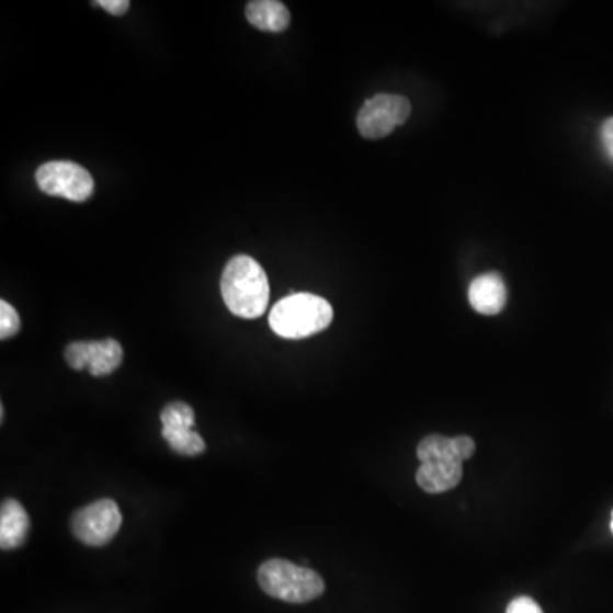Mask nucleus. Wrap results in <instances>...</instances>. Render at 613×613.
Here are the masks:
<instances>
[{
  "label": "nucleus",
  "mask_w": 613,
  "mask_h": 613,
  "mask_svg": "<svg viewBox=\"0 0 613 613\" xmlns=\"http://www.w3.org/2000/svg\"><path fill=\"white\" fill-rule=\"evenodd\" d=\"M411 115V103L405 95L377 94L370 98L360 110L356 125L362 137L378 140L405 125Z\"/></svg>",
  "instance_id": "nucleus-5"
},
{
  "label": "nucleus",
  "mask_w": 613,
  "mask_h": 613,
  "mask_svg": "<svg viewBox=\"0 0 613 613\" xmlns=\"http://www.w3.org/2000/svg\"><path fill=\"white\" fill-rule=\"evenodd\" d=\"M610 529H612V534H613V511H612V522H610Z\"/></svg>",
  "instance_id": "nucleus-18"
},
{
  "label": "nucleus",
  "mask_w": 613,
  "mask_h": 613,
  "mask_svg": "<svg viewBox=\"0 0 613 613\" xmlns=\"http://www.w3.org/2000/svg\"><path fill=\"white\" fill-rule=\"evenodd\" d=\"M162 436L175 454L196 457L206 449L205 440L190 427H162Z\"/></svg>",
  "instance_id": "nucleus-12"
},
{
  "label": "nucleus",
  "mask_w": 613,
  "mask_h": 613,
  "mask_svg": "<svg viewBox=\"0 0 613 613\" xmlns=\"http://www.w3.org/2000/svg\"><path fill=\"white\" fill-rule=\"evenodd\" d=\"M220 290L234 316L258 319L266 313L270 282L266 271L251 256H234L222 273Z\"/></svg>",
  "instance_id": "nucleus-1"
},
{
  "label": "nucleus",
  "mask_w": 613,
  "mask_h": 613,
  "mask_svg": "<svg viewBox=\"0 0 613 613\" xmlns=\"http://www.w3.org/2000/svg\"><path fill=\"white\" fill-rule=\"evenodd\" d=\"M246 18L251 26L268 33H282L288 27L290 12L279 0H254L246 8Z\"/></svg>",
  "instance_id": "nucleus-11"
},
{
  "label": "nucleus",
  "mask_w": 613,
  "mask_h": 613,
  "mask_svg": "<svg viewBox=\"0 0 613 613\" xmlns=\"http://www.w3.org/2000/svg\"><path fill=\"white\" fill-rule=\"evenodd\" d=\"M261 590L271 599L288 603H307L325 593V579L309 568L283 559L261 564L258 571Z\"/></svg>",
  "instance_id": "nucleus-3"
},
{
  "label": "nucleus",
  "mask_w": 613,
  "mask_h": 613,
  "mask_svg": "<svg viewBox=\"0 0 613 613\" xmlns=\"http://www.w3.org/2000/svg\"><path fill=\"white\" fill-rule=\"evenodd\" d=\"M66 360L70 368L89 370L92 377H104L120 368L123 348L116 340L77 341L66 348Z\"/></svg>",
  "instance_id": "nucleus-7"
},
{
  "label": "nucleus",
  "mask_w": 613,
  "mask_h": 613,
  "mask_svg": "<svg viewBox=\"0 0 613 613\" xmlns=\"http://www.w3.org/2000/svg\"><path fill=\"white\" fill-rule=\"evenodd\" d=\"M92 5L104 9V11L113 15H123L130 9L128 0H98V2H92Z\"/></svg>",
  "instance_id": "nucleus-16"
},
{
  "label": "nucleus",
  "mask_w": 613,
  "mask_h": 613,
  "mask_svg": "<svg viewBox=\"0 0 613 613\" xmlns=\"http://www.w3.org/2000/svg\"><path fill=\"white\" fill-rule=\"evenodd\" d=\"M30 516L23 504L15 499H4L0 508V547L14 550L26 542L30 534Z\"/></svg>",
  "instance_id": "nucleus-10"
},
{
  "label": "nucleus",
  "mask_w": 613,
  "mask_h": 613,
  "mask_svg": "<svg viewBox=\"0 0 613 613\" xmlns=\"http://www.w3.org/2000/svg\"><path fill=\"white\" fill-rule=\"evenodd\" d=\"M122 522L118 504L113 499L103 498L76 511L70 526L82 544L101 547L116 537Z\"/></svg>",
  "instance_id": "nucleus-6"
},
{
  "label": "nucleus",
  "mask_w": 613,
  "mask_h": 613,
  "mask_svg": "<svg viewBox=\"0 0 613 613\" xmlns=\"http://www.w3.org/2000/svg\"><path fill=\"white\" fill-rule=\"evenodd\" d=\"M331 304L314 294H292L274 305L270 328L285 340H304L325 331L332 322Z\"/></svg>",
  "instance_id": "nucleus-2"
},
{
  "label": "nucleus",
  "mask_w": 613,
  "mask_h": 613,
  "mask_svg": "<svg viewBox=\"0 0 613 613\" xmlns=\"http://www.w3.org/2000/svg\"><path fill=\"white\" fill-rule=\"evenodd\" d=\"M462 474H464V467L458 458H431L419 465L416 483L419 488L430 495H442V492L457 488Z\"/></svg>",
  "instance_id": "nucleus-8"
},
{
  "label": "nucleus",
  "mask_w": 613,
  "mask_h": 613,
  "mask_svg": "<svg viewBox=\"0 0 613 613\" xmlns=\"http://www.w3.org/2000/svg\"><path fill=\"white\" fill-rule=\"evenodd\" d=\"M21 329L20 314L15 313L14 307L8 302H0V338L9 340L18 334Z\"/></svg>",
  "instance_id": "nucleus-14"
},
{
  "label": "nucleus",
  "mask_w": 613,
  "mask_h": 613,
  "mask_svg": "<svg viewBox=\"0 0 613 613\" xmlns=\"http://www.w3.org/2000/svg\"><path fill=\"white\" fill-rule=\"evenodd\" d=\"M162 427L195 428V411L186 402H171L160 412Z\"/></svg>",
  "instance_id": "nucleus-13"
},
{
  "label": "nucleus",
  "mask_w": 613,
  "mask_h": 613,
  "mask_svg": "<svg viewBox=\"0 0 613 613\" xmlns=\"http://www.w3.org/2000/svg\"><path fill=\"white\" fill-rule=\"evenodd\" d=\"M507 613H544L541 605L530 597H519L508 605Z\"/></svg>",
  "instance_id": "nucleus-15"
},
{
  "label": "nucleus",
  "mask_w": 613,
  "mask_h": 613,
  "mask_svg": "<svg viewBox=\"0 0 613 613\" xmlns=\"http://www.w3.org/2000/svg\"><path fill=\"white\" fill-rule=\"evenodd\" d=\"M508 300V290L501 274L486 273L473 280L469 286V302L476 313L496 316L503 313Z\"/></svg>",
  "instance_id": "nucleus-9"
},
{
  "label": "nucleus",
  "mask_w": 613,
  "mask_h": 613,
  "mask_svg": "<svg viewBox=\"0 0 613 613\" xmlns=\"http://www.w3.org/2000/svg\"><path fill=\"white\" fill-rule=\"evenodd\" d=\"M600 138H602L606 156L610 157V160H613V116L603 122L602 128H600Z\"/></svg>",
  "instance_id": "nucleus-17"
},
{
  "label": "nucleus",
  "mask_w": 613,
  "mask_h": 613,
  "mask_svg": "<svg viewBox=\"0 0 613 613\" xmlns=\"http://www.w3.org/2000/svg\"><path fill=\"white\" fill-rule=\"evenodd\" d=\"M36 184L45 195L70 202H88L94 193L91 172L70 160H50L36 171Z\"/></svg>",
  "instance_id": "nucleus-4"
}]
</instances>
